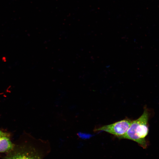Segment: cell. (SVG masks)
Listing matches in <instances>:
<instances>
[{
    "mask_svg": "<svg viewBox=\"0 0 159 159\" xmlns=\"http://www.w3.org/2000/svg\"><path fill=\"white\" fill-rule=\"evenodd\" d=\"M77 135L80 138L82 139H87L89 138L90 136V135L83 133L81 132H79L77 133Z\"/></svg>",
    "mask_w": 159,
    "mask_h": 159,
    "instance_id": "5",
    "label": "cell"
},
{
    "mask_svg": "<svg viewBox=\"0 0 159 159\" xmlns=\"http://www.w3.org/2000/svg\"><path fill=\"white\" fill-rule=\"evenodd\" d=\"M10 134L9 133L0 130V138L6 136H10Z\"/></svg>",
    "mask_w": 159,
    "mask_h": 159,
    "instance_id": "6",
    "label": "cell"
},
{
    "mask_svg": "<svg viewBox=\"0 0 159 159\" xmlns=\"http://www.w3.org/2000/svg\"><path fill=\"white\" fill-rule=\"evenodd\" d=\"M150 113L145 107L142 115L136 120H132L127 132L120 139H125L133 140L143 148H146L147 144L145 137L149 132L148 121Z\"/></svg>",
    "mask_w": 159,
    "mask_h": 159,
    "instance_id": "2",
    "label": "cell"
},
{
    "mask_svg": "<svg viewBox=\"0 0 159 159\" xmlns=\"http://www.w3.org/2000/svg\"><path fill=\"white\" fill-rule=\"evenodd\" d=\"M50 150L47 140L36 139L31 136L30 141L19 146H14L4 159H43Z\"/></svg>",
    "mask_w": 159,
    "mask_h": 159,
    "instance_id": "1",
    "label": "cell"
},
{
    "mask_svg": "<svg viewBox=\"0 0 159 159\" xmlns=\"http://www.w3.org/2000/svg\"><path fill=\"white\" fill-rule=\"evenodd\" d=\"M132 121L130 119L126 118L112 124L95 128L94 131H105L120 138L127 132Z\"/></svg>",
    "mask_w": 159,
    "mask_h": 159,
    "instance_id": "3",
    "label": "cell"
},
{
    "mask_svg": "<svg viewBox=\"0 0 159 159\" xmlns=\"http://www.w3.org/2000/svg\"><path fill=\"white\" fill-rule=\"evenodd\" d=\"M2 61L4 62H6V58L5 57H3L2 58Z\"/></svg>",
    "mask_w": 159,
    "mask_h": 159,
    "instance_id": "7",
    "label": "cell"
},
{
    "mask_svg": "<svg viewBox=\"0 0 159 159\" xmlns=\"http://www.w3.org/2000/svg\"><path fill=\"white\" fill-rule=\"evenodd\" d=\"M10 136H6L0 138V152H9L14 148V145L11 141Z\"/></svg>",
    "mask_w": 159,
    "mask_h": 159,
    "instance_id": "4",
    "label": "cell"
}]
</instances>
